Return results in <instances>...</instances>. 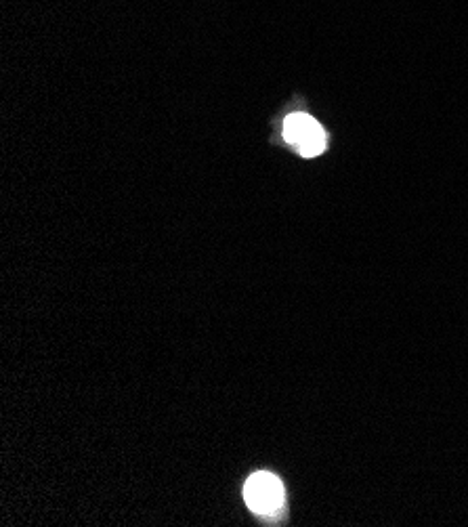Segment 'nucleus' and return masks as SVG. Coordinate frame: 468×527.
<instances>
[{
    "mask_svg": "<svg viewBox=\"0 0 468 527\" xmlns=\"http://www.w3.org/2000/svg\"><path fill=\"white\" fill-rule=\"evenodd\" d=\"M246 502L254 513L278 511L284 502V488L278 477L269 473L252 475L246 483Z\"/></svg>",
    "mask_w": 468,
    "mask_h": 527,
    "instance_id": "f03ea898",
    "label": "nucleus"
},
{
    "mask_svg": "<svg viewBox=\"0 0 468 527\" xmlns=\"http://www.w3.org/2000/svg\"><path fill=\"white\" fill-rule=\"evenodd\" d=\"M284 139L294 145L305 158L324 154L328 135L309 114H292L284 122Z\"/></svg>",
    "mask_w": 468,
    "mask_h": 527,
    "instance_id": "f257e3e1",
    "label": "nucleus"
}]
</instances>
